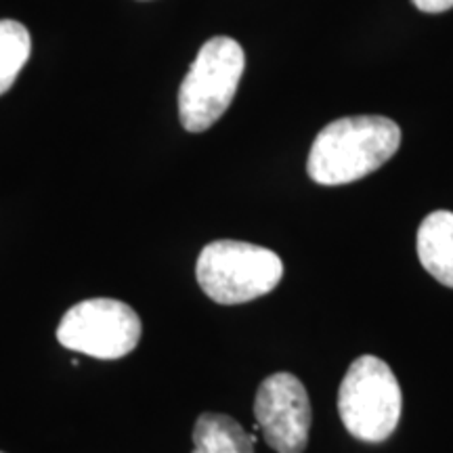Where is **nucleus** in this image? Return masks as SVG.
Masks as SVG:
<instances>
[{"mask_svg":"<svg viewBox=\"0 0 453 453\" xmlns=\"http://www.w3.org/2000/svg\"><path fill=\"white\" fill-rule=\"evenodd\" d=\"M401 145L399 124L384 116H349L321 128L311 145L307 173L317 185L336 187L376 173Z\"/></svg>","mask_w":453,"mask_h":453,"instance_id":"1","label":"nucleus"},{"mask_svg":"<svg viewBox=\"0 0 453 453\" xmlns=\"http://www.w3.org/2000/svg\"><path fill=\"white\" fill-rule=\"evenodd\" d=\"M197 283L219 304H243L280 286L283 263L257 243L219 240L203 246L196 265Z\"/></svg>","mask_w":453,"mask_h":453,"instance_id":"2","label":"nucleus"},{"mask_svg":"<svg viewBox=\"0 0 453 453\" xmlns=\"http://www.w3.org/2000/svg\"><path fill=\"white\" fill-rule=\"evenodd\" d=\"M246 70L242 44L214 36L197 53L179 88V118L187 133H203L234 104Z\"/></svg>","mask_w":453,"mask_h":453,"instance_id":"3","label":"nucleus"},{"mask_svg":"<svg viewBox=\"0 0 453 453\" xmlns=\"http://www.w3.org/2000/svg\"><path fill=\"white\" fill-rule=\"evenodd\" d=\"M403 393L387 361L373 355L355 359L338 390V413L350 437L382 443L399 426Z\"/></svg>","mask_w":453,"mask_h":453,"instance_id":"4","label":"nucleus"},{"mask_svg":"<svg viewBox=\"0 0 453 453\" xmlns=\"http://www.w3.org/2000/svg\"><path fill=\"white\" fill-rule=\"evenodd\" d=\"M143 326L133 307L116 298H88L61 317L57 340L95 359H122L137 349Z\"/></svg>","mask_w":453,"mask_h":453,"instance_id":"5","label":"nucleus"},{"mask_svg":"<svg viewBox=\"0 0 453 453\" xmlns=\"http://www.w3.org/2000/svg\"><path fill=\"white\" fill-rule=\"evenodd\" d=\"M257 426L277 453H304L313 422L309 393L294 373L277 372L263 380L254 399Z\"/></svg>","mask_w":453,"mask_h":453,"instance_id":"6","label":"nucleus"},{"mask_svg":"<svg viewBox=\"0 0 453 453\" xmlns=\"http://www.w3.org/2000/svg\"><path fill=\"white\" fill-rule=\"evenodd\" d=\"M418 258L439 283L453 288V212L434 211L416 235Z\"/></svg>","mask_w":453,"mask_h":453,"instance_id":"7","label":"nucleus"},{"mask_svg":"<svg viewBox=\"0 0 453 453\" xmlns=\"http://www.w3.org/2000/svg\"><path fill=\"white\" fill-rule=\"evenodd\" d=\"M191 453H254V437L225 413H202L194 426Z\"/></svg>","mask_w":453,"mask_h":453,"instance_id":"8","label":"nucleus"},{"mask_svg":"<svg viewBox=\"0 0 453 453\" xmlns=\"http://www.w3.org/2000/svg\"><path fill=\"white\" fill-rule=\"evenodd\" d=\"M32 53V38L24 24L0 19V95L13 87Z\"/></svg>","mask_w":453,"mask_h":453,"instance_id":"9","label":"nucleus"},{"mask_svg":"<svg viewBox=\"0 0 453 453\" xmlns=\"http://www.w3.org/2000/svg\"><path fill=\"white\" fill-rule=\"evenodd\" d=\"M411 3L422 13H445L453 9V0H411Z\"/></svg>","mask_w":453,"mask_h":453,"instance_id":"10","label":"nucleus"},{"mask_svg":"<svg viewBox=\"0 0 453 453\" xmlns=\"http://www.w3.org/2000/svg\"><path fill=\"white\" fill-rule=\"evenodd\" d=\"M0 453H3V451H0Z\"/></svg>","mask_w":453,"mask_h":453,"instance_id":"11","label":"nucleus"}]
</instances>
